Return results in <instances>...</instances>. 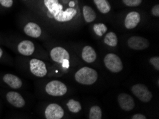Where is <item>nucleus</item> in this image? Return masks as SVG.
<instances>
[{
	"label": "nucleus",
	"mask_w": 159,
	"mask_h": 119,
	"mask_svg": "<svg viewBox=\"0 0 159 119\" xmlns=\"http://www.w3.org/2000/svg\"><path fill=\"white\" fill-rule=\"evenodd\" d=\"M74 78L79 84L85 86H90L97 81L98 73L92 68L84 66L76 72Z\"/></svg>",
	"instance_id": "f257e3e1"
},
{
	"label": "nucleus",
	"mask_w": 159,
	"mask_h": 119,
	"mask_svg": "<svg viewBox=\"0 0 159 119\" xmlns=\"http://www.w3.org/2000/svg\"><path fill=\"white\" fill-rule=\"evenodd\" d=\"M49 56L53 62L61 64L66 69L69 68L70 56L64 48L61 47H54L50 51Z\"/></svg>",
	"instance_id": "f03ea898"
},
{
	"label": "nucleus",
	"mask_w": 159,
	"mask_h": 119,
	"mask_svg": "<svg viewBox=\"0 0 159 119\" xmlns=\"http://www.w3.org/2000/svg\"><path fill=\"white\" fill-rule=\"evenodd\" d=\"M29 69L33 76L43 78L48 74L47 65L44 61L37 58H32L28 62Z\"/></svg>",
	"instance_id": "7ed1b4c3"
},
{
	"label": "nucleus",
	"mask_w": 159,
	"mask_h": 119,
	"mask_svg": "<svg viewBox=\"0 0 159 119\" xmlns=\"http://www.w3.org/2000/svg\"><path fill=\"white\" fill-rule=\"evenodd\" d=\"M44 90L48 95L59 97L65 95L68 91V88L63 82L58 80H52L46 84Z\"/></svg>",
	"instance_id": "20e7f679"
},
{
	"label": "nucleus",
	"mask_w": 159,
	"mask_h": 119,
	"mask_svg": "<svg viewBox=\"0 0 159 119\" xmlns=\"http://www.w3.org/2000/svg\"><path fill=\"white\" fill-rule=\"evenodd\" d=\"M103 62L107 69L113 73L121 71L124 68L121 59L119 57L114 54H108L106 55Z\"/></svg>",
	"instance_id": "39448f33"
},
{
	"label": "nucleus",
	"mask_w": 159,
	"mask_h": 119,
	"mask_svg": "<svg viewBox=\"0 0 159 119\" xmlns=\"http://www.w3.org/2000/svg\"><path fill=\"white\" fill-rule=\"evenodd\" d=\"M131 91L134 95L143 103H148L151 100L153 94L143 84H136L131 87Z\"/></svg>",
	"instance_id": "423d86ee"
},
{
	"label": "nucleus",
	"mask_w": 159,
	"mask_h": 119,
	"mask_svg": "<svg viewBox=\"0 0 159 119\" xmlns=\"http://www.w3.org/2000/svg\"><path fill=\"white\" fill-rule=\"evenodd\" d=\"M44 114L45 119H61L64 116V111L58 103H52L47 106Z\"/></svg>",
	"instance_id": "0eeeda50"
},
{
	"label": "nucleus",
	"mask_w": 159,
	"mask_h": 119,
	"mask_svg": "<svg viewBox=\"0 0 159 119\" xmlns=\"http://www.w3.org/2000/svg\"><path fill=\"white\" fill-rule=\"evenodd\" d=\"M7 101L16 108H24L26 105V101L20 93L15 91H9L5 94Z\"/></svg>",
	"instance_id": "6e6552de"
},
{
	"label": "nucleus",
	"mask_w": 159,
	"mask_h": 119,
	"mask_svg": "<svg viewBox=\"0 0 159 119\" xmlns=\"http://www.w3.org/2000/svg\"><path fill=\"white\" fill-rule=\"evenodd\" d=\"M18 53L24 57H32L34 55L36 47L34 43L30 40H23L16 45Z\"/></svg>",
	"instance_id": "1a4fd4ad"
},
{
	"label": "nucleus",
	"mask_w": 159,
	"mask_h": 119,
	"mask_svg": "<svg viewBox=\"0 0 159 119\" xmlns=\"http://www.w3.org/2000/svg\"><path fill=\"white\" fill-rule=\"evenodd\" d=\"M128 46L134 50H144L150 46L148 40L142 36H131L127 41Z\"/></svg>",
	"instance_id": "9d476101"
},
{
	"label": "nucleus",
	"mask_w": 159,
	"mask_h": 119,
	"mask_svg": "<svg viewBox=\"0 0 159 119\" xmlns=\"http://www.w3.org/2000/svg\"><path fill=\"white\" fill-rule=\"evenodd\" d=\"M118 103L123 111H131L135 107V102L131 95L128 94H120L118 96Z\"/></svg>",
	"instance_id": "9b49d317"
},
{
	"label": "nucleus",
	"mask_w": 159,
	"mask_h": 119,
	"mask_svg": "<svg viewBox=\"0 0 159 119\" xmlns=\"http://www.w3.org/2000/svg\"><path fill=\"white\" fill-rule=\"evenodd\" d=\"M2 80L9 88L17 90L23 86V81L19 76L12 74H5L2 76Z\"/></svg>",
	"instance_id": "f8f14e48"
},
{
	"label": "nucleus",
	"mask_w": 159,
	"mask_h": 119,
	"mask_svg": "<svg viewBox=\"0 0 159 119\" xmlns=\"http://www.w3.org/2000/svg\"><path fill=\"white\" fill-rule=\"evenodd\" d=\"M24 32L26 35L32 38H39L42 34V30L40 26L37 23L30 21L24 26Z\"/></svg>",
	"instance_id": "ddd939ff"
},
{
	"label": "nucleus",
	"mask_w": 159,
	"mask_h": 119,
	"mask_svg": "<svg viewBox=\"0 0 159 119\" xmlns=\"http://www.w3.org/2000/svg\"><path fill=\"white\" fill-rule=\"evenodd\" d=\"M141 21L140 14L137 11H131L127 14L124 21V24L128 30H133L138 26Z\"/></svg>",
	"instance_id": "4468645a"
},
{
	"label": "nucleus",
	"mask_w": 159,
	"mask_h": 119,
	"mask_svg": "<svg viewBox=\"0 0 159 119\" xmlns=\"http://www.w3.org/2000/svg\"><path fill=\"white\" fill-rule=\"evenodd\" d=\"M76 10L73 8H69L66 11H60L55 14L54 16L55 19L58 21H68L74 18V16L76 15Z\"/></svg>",
	"instance_id": "2eb2a0df"
},
{
	"label": "nucleus",
	"mask_w": 159,
	"mask_h": 119,
	"mask_svg": "<svg viewBox=\"0 0 159 119\" xmlns=\"http://www.w3.org/2000/svg\"><path fill=\"white\" fill-rule=\"evenodd\" d=\"M81 57L84 62L88 64H91L95 62L97 55H96L94 48L90 46H86L84 47L81 52Z\"/></svg>",
	"instance_id": "dca6fc26"
},
{
	"label": "nucleus",
	"mask_w": 159,
	"mask_h": 119,
	"mask_svg": "<svg viewBox=\"0 0 159 119\" xmlns=\"http://www.w3.org/2000/svg\"><path fill=\"white\" fill-rule=\"evenodd\" d=\"M83 14L84 19L87 23L92 22L96 18V12L89 6H84L83 7Z\"/></svg>",
	"instance_id": "f3484780"
},
{
	"label": "nucleus",
	"mask_w": 159,
	"mask_h": 119,
	"mask_svg": "<svg viewBox=\"0 0 159 119\" xmlns=\"http://www.w3.org/2000/svg\"><path fill=\"white\" fill-rule=\"evenodd\" d=\"M96 7L102 14H107L111 10V5L108 0H93Z\"/></svg>",
	"instance_id": "a211bd4d"
},
{
	"label": "nucleus",
	"mask_w": 159,
	"mask_h": 119,
	"mask_svg": "<svg viewBox=\"0 0 159 119\" xmlns=\"http://www.w3.org/2000/svg\"><path fill=\"white\" fill-rule=\"evenodd\" d=\"M103 42L109 46L111 47H116L118 44V37L116 34L113 31H110L107 34V35L105 36Z\"/></svg>",
	"instance_id": "6ab92c4d"
},
{
	"label": "nucleus",
	"mask_w": 159,
	"mask_h": 119,
	"mask_svg": "<svg viewBox=\"0 0 159 119\" xmlns=\"http://www.w3.org/2000/svg\"><path fill=\"white\" fill-rule=\"evenodd\" d=\"M66 106L69 111H71V113H74L80 112L81 111V108H82L80 102L74 100V99H70V100L67 101Z\"/></svg>",
	"instance_id": "aec40b11"
},
{
	"label": "nucleus",
	"mask_w": 159,
	"mask_h": 119,
	"mask_svg": "<svg viewBox=\"0 0 159 119\" xmlns=\"http://www.w3.org/2000/svg\"><path fill=\"white\" fill-rule=\"evenodd\" d=\"M89 119H102V110L98 106H91L89 110Z\"/></svg>",
	"instance_id": "412c9836"
},
{
	"label": "nucleus",
	"mask_w": 159,
	"mask_h": 119,
	"mask_svg": "<svg viewBox=\"0 0 159 119\" xmlns=\"http://www.w3.org/2000/svg\"><path fill=\"white\" fill-rule=\"evenodd\" d=\"M107 26L104 24L99 23L93 25V31L96 35L98 36H102L107 31Z\"/></svg>",
	"instance_id": "4be33fe9"
},
{
	"label": "nucleus",
	"mask_w": 159,
	"mask_h": 119,
	"mask_svg": "<svg viewBox=\"0 0 159 119\" xmlns=\"http://www.w3.org/2000/svg\"><path fill=\"white\" fill-rule=\"evenodd\" d=\"M123 2L128 7H138L141 4L142 0H123Z\"/></svg>",
	"instance_id": "5701e85b"
},
{
	"label": "nucleus",
	"mask_w": 159,
	"mask_h": 119,
	"mask_svg": "<svg viewBox=\"0 0 159 119\" xmlns=\"http://www.w3.org/2000/svg\"><path fill=\"white\" fill-rule=\"evenodd\" d=\"M151 64L153 66L156 71H159V57H151L149 59Z\"/></svg>",
	"instance_id": "b1692460"
},
{
	"label": "nucleus",
	"mask_w": 159,
	"mask_h": 119,
	"mask_svg": "<svg viewBox=\"0 0 159 119\" xmlns=\"http://www.w3.org/2000/svg\"><path fill=\"white\" fill-rule=\"evenodd\" d=\"M13 0H0V5L4 8H10L13 6Z\"/></svg>",
	"instance_id": "393cba45"
},
{
	"label": "nucleus",
	"mask_w": 159,
	"mask_h": 119,
	"mask_svg": "<svg viewBox=\"0 0 159 119\" xmlns=\"http://www.w3.org/2000/svg\"><path fill=\"white\" fill-rule=\"evenodd\" d=\"M151 12H152V14L154 16H157V17L158 16H159V5L158 4H156V5L153 7Z\"/></svg>",
	"instance_id": "a878e982"
},
{
	"label": "nucleus",
	"mask_w": 159,
	"mask_h": 119,
	"mask_svg": "<svg viewBox=\"0 0 159 119\" xmlns=\"http://www.w3.org/2000/svg\"><path fill=\"white\" fill-rule=\"evenodd\" d=\"M131 119H146V117L143 114L141 113H136L132 116Z\"/></svg>",
	"instance_id": "bb28decb"
},
{
	"label": "nucleus",
	"mask_w": 159,
	"mask_h": 119,
	"mask_svg": "<svg viewBox=\"0 0 159 119\" xmlns=\"http://www.w3.org/2000/svg\"><path fill=\"white\" fill-rule=\"evenodd\" d=\"M4 51H3V49H2L1 47H0V60H2V59L4 57Z\"/></svg>",
	"instance_id": "cd10ccee"
},
{
	"label": "nucleus",
	"mask_w": 159,
	"mask_h": 119,
	"mask_svg": "<svg viewBox=\"0 0 159 119\" xmlns=\"http://www.w3.org/2000/svg\"><path fill=\"white\" fill-rule=\"evenodd\" d=\"M25 1H26V0H25Z\"/></svg>",
	"instance_id": "c85d7f7f"
}]
</instances>
